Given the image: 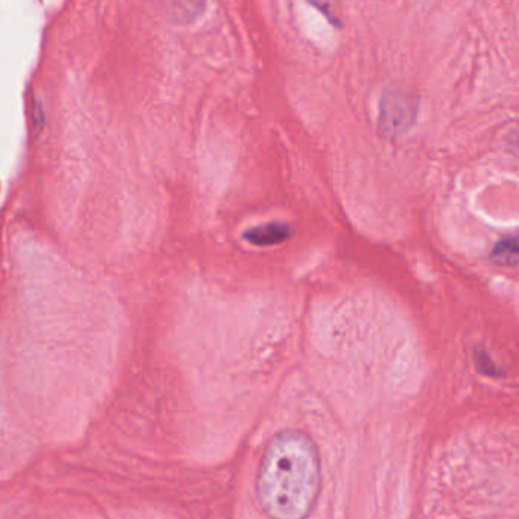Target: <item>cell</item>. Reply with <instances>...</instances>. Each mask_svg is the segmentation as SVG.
Listing matches in <instances>:
<instances>
[{"label":"cell","instance_id":"3957f363","mask_svg":"<svg viewBox=\"0 0 519 519\" xmlns=\"http://www.w3.org/2000/svg\"><path fill=\"white\" fill-rule=\"evenodd\" d=\"M293 233V228L286 223H268L250 228L244 233V239L257 247H270L286 241Z\"/></svg>","mask_w":519,"mask_h":519},{"label":"cell","instance_id":"277c9868","mask_svg":"<svg viewBox=\"0 0 519 519\" xmlns=\"http://www.w3.org/2000/svg\"><path fill=\"white\" fill-rule=\"evenodd\" d=\"M518 238L516 235L509 236V238L500 241L497 246L493 247L491 259L498 265H506V266H516L518 265Z\"/></svg>","mask_w":519,"mask_h":519},{"label":"cell","instance_id":"7a4b0ae2","mask_svg":"<svg viewBox=\"0 0 519 519\" xmlns=\"http://www.w3.org/2000/svg\"><path fill=\"white\" fill-rule=\"evenodd\" d=\"M379 127L387 136H401L415 124L416 98L401 90H387L381 99Z\"/></svg>","mask_w":519,"mask_h":519},{"label":"cell","instance_id":"6da1fadb","mask_svg":"<svg viewBox=\"0 0 519 519\" xmlns=\"http://www.w3.org/2000/svg\"><path fill=\"white\" fill-rule=\"evenodd\" d=\"M322 486L314 441L300 431H282L266 446L257 472V500L270 519H307Z\"/></svg>","mask_w":519,"mask_h":519}]
</instances>
